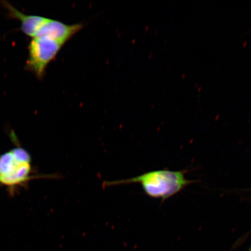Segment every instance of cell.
I'll use <instances>...</instances> for the list:
<instances>
[{
	"label": "cell",
	"instance_id": "6da1fadb",
	"mask_svg": "<svg viewBox=\"0 0 251 251\" xmlns=\"http://www.w3.org/2000/svg\"><path fill=\"white\" fill-rule=\"evenodd\" d=\"M186 171H172L168 169L146 173L128 179L105 181L103 186L139 183L147 196L163 201L176 195L195 181L187 179Z\"/></svg>",
	"mask_w": 251,
	"mask_h": 251
},
{
	"label": "cell",
	"instance_id": "7a4b0ae2",
	"mask_svg": "<svg viewBox=\"0 0 251 251\" xmlns=\"http://www.w3.org/2000/svg\"><path fill=\"white\" fill-rule=\"evenodd\" d=\"M64 45L47 37H34L28 46L26 69L38 79H43L47 67L54 60Z\"/></svg>",
	"mask_w": 251,
	"mask_h": 251
},
{
	"label": "cell",
	"instance_id": "3957f363",
	"mask_svg": "<svg viewBox=\"0 0 251 251\" xmlns=\"http://www.w3.org/2000/svg\"><path fill=\"white\" fill-rule=\"evenodd\" d=\"M39 177H53L52 175H33L31 162L20 161L12 152L0 170V183L10 191L16 187L26 186L30 180Z\"/></svg>",
	"mask_w": 251,
	"mask_h": 251
},
{
	"label": "cell",
	"instance_id": "277c9868",
	"mask_svg": "<svg viewBox=\"0 0 251 251\" xmlns=\"http://www.w3.org/2000/svg\"><path fill=\"white\" fill-rule=\"evenodd\" d=\"M82 24L68 25L61 21L48 19L36 37H47L65 45L75 34L83 29Z\"/></svg>",
	"mask_w": 251,
	"mask_h": 251
},
{
	"label": "cell",
	"instance_id": "5b68a950",
	"mask_svg": "<svg viewBox=\"0 0 251 251\" xmlns=\"http://www.w3.org/2000/svg\"><path fill=\"white\" fill-rule=\"evenodd\" d=\"M1 4L8 11L9 18L20 22V30L27 36L34 38L49 18L34 15L23 13L7 1H1Z\"/></svg>",
	"mask_w": 251,
	"mask_h": 251
},
{
	"label": "cell",
	"instance_id": "8992f818",
	"mask_svg": "<svg viewBox=\"0 0 251 251\" xmlns=\"http://www.w3.org/2000/svg\"><path fill=\"white\" fill-rule=\"evenodd\" d=\"M247 251H251V246L250 247L249 250H248Z\"/></svg>",
	"mask_w": 251,
	"mask_h": 251
}]
</instances>
